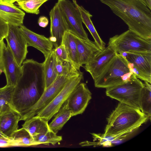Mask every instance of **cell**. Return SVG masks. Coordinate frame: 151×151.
<instances>
[{
  "label": "cell",
  "instance_id": "f546056e",
  "mask_svg": "<svg viewBox=\"0 0 151 151\" xmlns=\"http://www.w3.org/2000/svg\"><path fill=\"white\" fill-rule=\"evenodd\" d=\"M49 0H24L17 1L20 9L28 13L38 14L40 8L45 2Z\"/></svg>",
  "mask_w": 151,
  "mask_h": 151
},
{
  "label": "cell",
  "instance_id": "d6986e66",
  "mask_svg": "<svg viewBox=\"0 0 151 151\" xmlns=\"http://www.w3.org/2000/svg\"><path fill=\"white\" fill-rule=\"evenodd\" d=\"M20 115L12 109L0 115V133L6 138L11 140L15 132L18 129Z\"/></svg>",
  "mask_w": 151,
  "mask_h": 151
},
{
  "label": "cell",
  "instance_id": "30bf717a",
  "mask_svg": "<svg viewBox=\"0 0 151 151\" xmlns=\"http://www.w3.org/2000/svg\"><path fill=\"white\" fill-rule=\"evenodd\" d=\"M68 24L69 30L78 37L89 39L82 25L80 13L70 0H58L57 2Z\"/></svg>",
  "mask_w": 151,
  "mask_h": 151
},
{
  "label": "cell",
  "instance_id": "e0dca14e",
  "mask_svg": "<svg viewBox=\"0 0 151 151\" xmlns=\"http://www.w3.org/2000/svg\"><path fill=\"white\" fill-rule=\"evenodd\" d=\"M74 35L77 47L78 66L80 68L83 65L90 62L102 50L95 42Z\"/></svg>",
  "mask_w": 151,
  "mask_h": 151
},
{
  "label": "cell",
  "instance_id": "f35d334b",
  "mask_svg": "<svg viewBox=\"0 0 151 151\" xmlns=\"http://www.w3.org/2000/svg\"><path fill=\"white\" fill-rule=\"evenodd\" d=\"M23 0H18L17 1H23Z\"/></svg>",
  "mask_w": 151,
  "mask_h": 151
},
{
  "label": "cell",
  "instance_id": "83f0119b",
  "mask_svg": "<svg viewBox=\"0 0 151 151\" xmlns=\"http://www.w3.org/2000/svg\"><path fill=\"white\" fill-rule=\"evenodd\" d=\"M14 88L6 85L0 88V115L12 109L11 103Z\"/></svg>",
  "mask_w": 151,
  "mask_h": 151
},
{
  "label": "cell",
  "instance_id": "5b68a950",
  "mask_svg": "<svg viewBox=\"0 0 151 151\" xmlns=\"http://www.w3.org/2000/svg\"><path fill=\"white\" fill-rule=\"evenodd\" d=\"M144 83L134 76L130 80L106 88L107 96L141 110L140 98Z\"/></svg>",
  "mask_w": 151,
  "mask_h": 151
},
{
  "label": "cell",
  "instance_id": "44dd1931",
  "mask_svg": "<svg viewBox=\"0 0 151 151\" xmlns=\"http://www.w3.org/2000/svg\"><path fill=\"white\" fill-rule=\"evenodd\" d=\"M73 3L79 11L83 23L93 37L94 42L101 50L106 47V44L98 33L91 19L92 17L88 11L82 6L79 5L76 0H73Z\"/></svg>",
  "mask_w": 151,
  "mask_h": 151
},
{
  "label": "cell",
  "instance_id": "9c48e42d",
  "mask_svg": "<svg viewBox=\"0 0 151 151\" xmlns=\"http://www.w3.org/2000/svg\"><path fill=\"white\" fill-rule=\"evenodd\" d=\"M76 76H58L55 81L45 88L40 99L27 113L25 121L36 115L48 105L60 91L67 82Z\"/></svg>",
  "mask_w": 151,
  "mask_h": 151
},
{
  "label": "cell",
  "instance_id": "52a82bcc",
  "mask_svg": "<svg viewBox=\"0 0 151 151\" xmlns=\"http://www.w3.org/2000/svg\"><path fill=\"white\" fill-rule=\"evenodd\" d=\"M122 54L137 78L151 83V52H126Z\"/></svg>",
  "mask_w": 151,
  "mask_h": 151
},
{
  "label": "cell",
  "instance_id": "1f68e13d",
  "mask_svg": "<svg viewBox=\"0 0 151 151\" xmlns=\"http://www.w3.org/2000/svg\"><path fill=\"white\" fill-rule=\"evenodd\" d=\"M8 29L9 24L0 18V40L6 37Z\"/></svg>",
  "mask_w": 151,
  "mask_h": 151
},
{
  "label": "cell",
  "instance_id": "9a60e30c",
  "mask_svg": "<svg viewBox=\"0 0 151 151\" xmlns=\"http://www.w3.org/2000/svg\"><path fill=\"white\" fill-rule=\"evenodd\" d=\"M116 54L115 51L108 46L85 64L83 68L94 80L100 75Z\"/></svg>",
  "mask_w": 151,
  "mask_h": 151
},
{
  "label": "cell",
  "instance_id": "3957f363",
  "mask_svg": "<svg viewBox=\"0 0 151 151\" xmlns=\"http://www.w3.org/2000/svg\"><path fill=\"white\" fill-rule=\"evenodd\" d=\"M150 119L142 111L119 102L107 119L104 136L134 132Z\"/></svg>",
  "mask_w": 151,
  "mask_h": 151
},
{
  "label": "cell",
  "instance_id": "8d00e7d4",
  "mask_svg": "<svg viewBox=\"0 0 151 151\" xmlns=\"http://www.w3.org/2000/svg\"><path fill=\"white\" fill-rule=\"evenodd\" d=\"M18 0H0L1 1L10 4H13L14 2H17Z\"/></svg>",
  "mask_w": 151,
  "mask_h": 151
},
{
  "label": "cell",
  "instance_id": "5bb4252c",
  "mask_svg": "<svg viewBox=\"0 0 151 151\" xmlns=\"http://www.w3.org/2000/svg\"><path fill=\"white\" fill-rule=\"evenodd\" d=\"M4 60L6 85L14 87L22 75V67L17 62L7 44L4 50Z\"/></svg>",
  "mask_w": 151,
  "mask_h": 151
},
{
  "label": "cell",
  "instance_id": "836d02e7",
  "mask_svg": "<svg viewBox=\"0 0 151 151\" xmlns=\"http://www.w3.org/2000/svg\"><path fill=\"white\" fill-rule=\"evenodd\" d=\"M49 21L47 18L44 16H40L38 21L39 26L42 27H45L48 24Z\"/></svg>",
  "mask_w": 151,
  "mask_h": 151
},
{
  "label": "cell",
  "instance_id": "4dcf8cb0",
  "mask_svg": "<svg viewBox=\"0 0 151 151\" xmlns=\"http://www.w3.org/2000/svg\"><path fill=\"white\" fill-rule=\"evenodd\" d=\"M53 50L57 59L62 62L68 61L72 63L69 58L64 46L62 44L59 46L53 49Z\"/></svg>",
  "mask_w": 151,
  "mask_h": 151
},
{
  "label": "cell",
  "instance_id": "f1b7e54d",
  "mask_svg": "<svg viewBox=\"0 0 151 151\" xmlns=\"http://www.w3.org/2000/svg\"><path fill=\"white\" fill-rule=\"evenodd\" d=\"M35 140L41 144L54 145L62 140L61 136H58L50 129L47 132L33 137Z\"/></svg>",
  "mask_w": 151,
  "mask_h": 151
},
{
  "label": "cell",
  "instance_id": "277c9868",
  "mask_svg": "<svg viewBox=\"0 0 151 151\" xmlns=\"http://www.w3.org/2000/svg\"><path fill=\"white\" fill-rule=\"evenodd\" d=\"M134 76L125 58L122 54L116 53L100 75L93 80L94 86L106 88L126 82Z\"/></svg>",
  "mask_w": 151,
  "mask_h": 151
},
{
  "label": "cell",
  "instance_id": "cb8c5ba5",
  "mask_svg": "<svg viewBox=\"0 0 151 151\" xmlns=\"http://www.w3.org/2000/svg\"><path fill=\"white\" fill-rule=\"evenodd\" d=\"M56 114L53 119L49 124V126L51 130L57 134L72 116V112L67 106L66 101Z\"/></svg>",
  "mask_w": 151,
  "mask_h": 151
},
{
  "label": "cell",
  "instance_id": "4316f807",
  "mask_svg": "<svg viewBox=\"0 0 151 151\" xmlns=\"http://www.w3.org/2000/svg\"><path fill=\"white\" fill-rule=\"evenodd\" d=\"M151 85L149 83L145 81L144 86L142 89L140 98L141 110L149 117L151 116Z\"/></svg>",
  "mask_w": 151,
  "mask_h": 151
},
{
  "label": "cell",
  "instance_id": "4fadbf2b",
  "mask_svg": "<svg viewBox=\"0 0 151 151\" xmlns=\"http://www.w3.org/2000/svg\"><path fill=\"white\" fill-rule=\"evenodd\" d=\"M92 93L86 84L80 83L73 91L66 100L72 116L82 114L91 99Z\"/></svg>",
  "mask_w": 151,
  "mask_h": 151
},
{
  "label": "cell",
  "instance_id": "2e32d148",
  "mask_svg": "<svg viewBox=\"0 0 151 151\" xmlns=\"http://www.w3.org/2000/svg\"><path fill=\"white\" fill-rule=\"evenodd\" d=\"M19 27L28 46L33 47L39 50L45 58L52 52L53 45L49 38L32 31L23 24Z\"/></svg>",
  "mask_w": 151,
  "mask_h": 151
},
{
  "label": "cell",
  "instance_id": "7a4b0ae2",
  "mask_svg": "<svg viewBox=\"0 0 151 151\" xmlns=\"http://www.w3.org/2000/svg\"><path fill=\"white\" fill-rule=\"evenodd\" d=\"M127 25L129 29L151 39V12L140 0H100Z\"/></svg>",
  "mask_w": 151,
  "mask_h": 151
},
{
  "label": "cell",
  "instance_id": "484cf974",
  "mask_svg": "<svg viewBox=\"0 0 151 151\" xmlns=\"http://www.w3.org/2000/svg\"><path fill=\"white\" fill-rule=\"evenodd\" d=\"M11 141L13 146H29L40 145L24 128L18 129L14 133Z\"/></svg>",
  "mask_w": 151,
  "mask_h": 151
},
{
  "label": "cell",
  "instance_id": "8fae6325",
  "mask_svg": "<svg viewBox=\"0 0 151 151\" xmlns=\"http://www.w3.org/2000/svg\"><path fill=\"white\" fill-rule=\"evenodd\" d=\"M5 39L16 60L21 66L28 52V46L19 27L9 24Z\"/></svg>",
  "mask_w": 151,
  "mask_h": 151
},
{
  "label": "cell",
  "instance_id": "7402d4cb",
  "mask_svg": "<svg viewBox=\"0 0 151 151\" xmlns=\"http://www.w3.org/2000/svg\"><path fill=\"white\" fill-rule=\"evenodd\" d=\"M48 122L43 118L35 115L25 121L22 127L33 137L50 130Z\"/></svg>",
  "mask_w": 151,
  "mask_h": 151
},
{
  "label": "cell",
  "instance_id": "74e56055",
  "mask_svg": "<svg viewBox=\"0 0 151 151\" xmlns=\"http://www.w3.org/2000/svg\"><path fill=\"white\" fill-rule=\"evenodd\" d=\"M6 138L0 133V139ZM7 139V138H6Z\"/></svg>",
  "mask_w": 151,
  "mask_h": 151
},
{
  "label": "cell",
  "instance_id": "603a6c76",
  "mask_svg": "<svg viewBox=\"0 0 151 151\" xmlns=\"http://www.w3.org/2000/svg\"><path fill=\"white\" fill-rule=\"evenodd\" d=\"M61 44L64 46L71 62L75 67L79 70L77 47L74 34L69 30L65 31Z\"/></svg>",
  "mask_w": 151,
  "mask_h": 151
},
{
  "label": "cell",
  "instance_id": "ac0fdd59",
  "mask_svg": "<svg viewBox=\"0 0 151 151\" xmlns=\"http://www.w3.org/2000/svg\"><path fill=\"white\" fill-rule=\"evenodd\" d=\"M25 13L13 4L0 1V18L9 24L19 27L23 24Z\"/></svg>",
  "mask_w": 151,
  "mask_h": 151
},
{
  "label": "cell",
  "instance_id": "e575fe53",
  "mask_svg": "<svg viewBox=\"0 0 151 151\" xmlns=\"http://www.w3.org/2000/svg\"><path fill=\"white\" fill-rule=\"evenodd\" d=\"M10 146H13V143L11 140L6 138L0 139V147Z\"/></svg>",
  "mask_w": 151,
  "mask_h": 151
},
{
  "label": "cell",
  "instance_id": "d590c367",
  "mask_svg": "<svg viewBox=\"0 0 151 151\" xmlns=\"http://www.w3.org/2000/svg\"><path fill=\"white\" fill-rule=\"evenodd\" d=\"M151 10V0H140Z\"/></svg>",
  "mask_w": 151,
  "mask_h": 151
},
{
  "label": "cell",
  "instance_id": "ba28073f",
  "mask_svg": "<svg viewBox=\"0 0 151 151\" xmlns=\"http://www.w3.org/2000/svg\"><path fill=\"white\" fill-rule=\"evenodd\" d=\"M83 78V73L81 72L70 79L53 100L36 115L49 121L58 111Z\"/></svg>",
  "mask_w": 151,
  "mask_h": 151
},
{
  "label": "cell",
  "instance_id": "d4e9b609",
  "mask_svg": "<svg viewBox=\"0 0 151 151\" xmlns=\"http://www.w3.org/2000/svg\"><path fill=\"white\" fill-rule=\"evenodd\" d=\"M56 58L53 50L45 58L43 63L45 88L52 84L56 80L58 75L56 68Z\"/></svg>",
  "mask_w": 151,
  "mask_h": 151
},
{
  "label": "cell",
  "instance_id": "8992f818",
  "mask_svg": "<svg viewBox=\"0 0 151 151\" xmlns=\"http://www.w3.org/2000/svg\"><path fill=\"white\" fill-rule=\"evenodd\" d=\"M108 46L116 53L151 52V39H146L128 30L109 38Z\"/></svg>",
  "mask_w": 151,
  "mask_h": 151
},
{
  "label": "cell",
  "instance_id": "d6a6232c",
  "mask_svg": "<svg viewBox=\"0 0 151 151\" xmlns=\"http://www.w3.org/2000/svg\"><path fill=\"white\" fill-rule=\"evenodd\" d=\"M6 45L4 40H0V75L4 70V50Z\"/></svg>",
  "mask_w": 151,
  "mask_h": 151
},
{
  "label": "cell",
  "instance_id": "7c38bea8",
  "mask_svg": "<svg viewBox=\"0 0 151 151\" xmlns=\"http://www.w3.org/2000/svg\"><path fill=\"white\" fill-rule=\"evenodd\" d=\"M50 21V36L49 38L55 47L61 43L65 32L69 30L65 18L57 3H55L49 12Z\"/></svg>",
  "mask_w": 151,
  "mask_h": 151
},
{
  "label": "cell",
  "instance_id": "6da1fadb",
  "mask_svg": "<svg viewBox=\"0 0 151 151\" xmlns=\"http://www.w3.org/2000/svg\"><path fill=\"white\" fill-rule=\"evenodd\" d=\"M22 75L14 87L11 105L25 121L30 110L37 103L45 89L43 63L27 59L22 65Z\"/></svg>",
  "mask_w": 151,
  "mask_h": 151
},
{
  "label": "cell",
  "instance_id": "ffe728a7",
  "mask_svg": "<svg viewBox=\"0 0 151 151\" xmlns=\"http://www.w3.org/2000/svg\"><path fill=\"white\" fill-rule=\"evenodd\" d=\"M134 132H129L119 134L104 136L102 134L91 133L93 142L86 141L79 143L81 146L102 145L105 147H110L122 142Z\"/></svg>",
  "mask_w": 151,
  "mask_h": 151
}]
</instances>
